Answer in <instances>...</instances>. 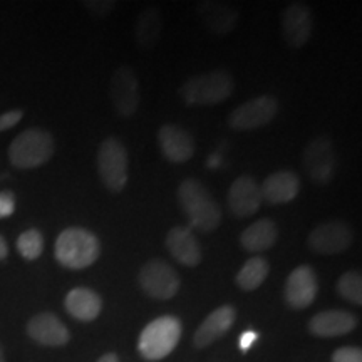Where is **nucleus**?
I'll use <instances>...</instances> for the list:
<instances>
[{"mask_svg": "<svg viewBox=\"0 0 362 362\" xmlns=\"http://www.w3.org/2000/svg\"><path fill=\"white\" fill-rule=\"evenodd\" d=\"M178 202L188 218V228L214 232L221 223V210L202 181L187 178L178 187Z\"/></svg>", "mask_w": 362, "mask_h": 362, "instance_id": "nucleus-1", "label": "nucleus"}, {"mask_svg": "<svg viewBox=\"0 0 362 362\" xmlns=\"http://www.w3.org/2000/svg\"><path fill=\"white\" fill-rule=\"evenodd\" d=\"M101 245L96 235L81 226H71L59 233L54 245V257L71 270L88 269L99 259Z\"/></svg>", "mask_w": 362, "mask_h": 362, "instance_id": "nucleus-2", "label": "nucleus"}, {"mask_svg": "<svg viewBox=\"0 0 362 362\" xmlns=\"http://www.w3.org/2000/svg\"><path fill=\"white\" fill-rule=\"evenodd\" d=\"M233 89L232 74L225 69H216L185 81L180 88V96L189 107L215 106L232 96Z\"/></svg>", "mask_w": 362, "mask_h": 362, "instance_id": "nucleus-3", "label": "nucleus"}, {"mask_svg": "<svg viewBox=\"0 0 362 362\" xmlns=\"http://www.w3.org/2000/svg\"><path fill=\"white\" fill-rule=\"evenodd\" d=\"M56 143L49 131L29 128L17 136L8 146V160L13 168L33 170L42 166L54 155Z\"/></svg>", "mask_w": 362, "mask_h": 362, "instance_id": "nucleus-4", "label": "nucleus"}, {"mask_svg": "<svg viewBox=\"0 0 362 362\" xmlns=\"http://www.w3.org/2000/svg\"><path fill=\"white\" fill-rule=\"evenodd\" d=\"M181 322L175 315H161L141 330L138 351L146 361H161L168 357L178 346Z\"/></svg>", "mask_w": 362, "mask_h": 362, "instance_id": "nucleus-5", "label": "nucleus"}, {"mask_svg": "<svg viewBox=\"0 0 362 362\" xmlns=\"http://www.w3.org/2000/svg\"><path fill=\"white\" fill-rule=\"evenodd\" d=\"M98 171L111 193L123 192L128 183V151L117 138H107L98 149Z\"/></svg>", "mask_w": 362, "mask_h": 362, "instance_id": "nucleus-6", "label": "nucleus"}, {"mask_svg": "<svg viewBox=\"0 0 362 362\" xmlns=\"http://www.w3.org/2000/svg\"><path fill=\"white\" fill-rule=\"evenodd\" d=\"M138 282L144 293L158 300H170L180 291V277L168 262L153 259L141 267Z\"/></svg>", "mask_w": 362, "mask_h": 362, "instance_id": "nucleus-7", "label": "nucleus"}, {"mask_svg": "<svg viewBox=\"0 0 362 362\" xmlns=\"http://www.w3.org/2000/svg\"><path fill=\"white\" fill-rule=\"evenodd\" d=\"M354 242V232L346 221L330 220L312 230L307 245L319 255H337L346 252Z\"/></svg>", "mask_w": 362, "mask_h": 362, "instance_id": "nucleus-8", "label": "nucleus"}, {"mask_svg": "<svg viewBox=\"0 0 362 362\" xmlns=\"http://www.w3.org/2000/svg\"><path fill=\"white\" fill-rule=\"evenodd\" d=\"M279 112V101L274 96H259L243 103L228 116L230 128L235 131H253L267 126Z\"/></svg>", "mask_w": 362, "mask_h": 362, "instance_id": "nucleus-9", "label": "nucleus"}, {"mask_svg": "<svg viewBox=\"0 0 362 362\" xmlns=\"http://www.w3.org/2000/svg\"><path fill=\"white\" fill-rule=\"evenodd\" d=\"M110 96L117 116L131 117L136 115L139 107V83L131 67L121 66L112 72Z\"/></svg>", "mask_w": 362, "mask_h": 362, "instance_id": "nucleus-10", "label": "nucleus"}, {"mask_svg": "<svg viewBox=\"0 0 362 362\" xmlns=\"http://www.w3.org/2000/svg\"><path fill=\"white\" fill-rule=\"evenodd\" d=\"M304 168L309 178L317 185H327L332 181L336 170V151L327 136H319L307 144L304 151Z\"/></svg>", "mask_w": 362, "mask_h": 362, "instance_id": "nucleus-11", "label": "nucleus"}, {"mask_svg": "<svg viewBox=\"0 0 362 362\" xmlns=\"http://www.w3.org/2000/svg\"><path fill=\"white\" fill-rule=\"evenodd\" d=\"M319 285H317V275L309 265H300L285 280L284 298L285 304L291 309L302 310L314 304Z\"/></svg>", "mask_w": 362, "mask_h": 362, "instance_id": "nucleus-12", "label": "nucleus"}, {"mask_svg": "<svg viewBox=\"0 0 362 362\" xmlns=\"http://www.w3.org/2000/svg\"><path fill=\"white\" fill-rule=\"evenodd\" d=\"M314 19L310 8L304 2H293L282 13V35L288 47L300 49L309 42Z\"/></svg>", "mask_w": 362, "mask_h": 362, "instance_id": "nucleus-13", "label": "nucleus"}, {"mask_svg": "<svg viewBox=\"0 0 362 362\" xmlns=\"http://www.w3.org/2000/svg\"><path fill=\"white\" fill-rule=\"evenodd\" d=\"M262 202L264 200H262L260 185L247 175L238 176L226 194L230 211L238 218H248V216L255 215L262 206Z\"/></svg>", "mask_w": 362, "mask_h": 362, "instance_id": "nucleus-14", "label": "nucleus"}, {"mask_svg": "<svg viewBox=\"0 0 362 362\" xmlns=\"http://www.w3.org/2000/svg\"><path fill=\"white\" fill-rule=\"evenodd\" d=\"M27 334L33 341L47 347H62L71 339L69 329L52 312H42V314L34 315L27 322Z\"/></svg>", "mask_w": 362, "mask_h": 362, "instance_id": "nucleus-15", "label": "nucleus"}, {"mask_svg": "<svg viewBox=\"0 0 362 362\" xmlns=\"http://www.w3.org/2000/svg\"><path fill=\"white\" fill-rule=\"evenodd\" d=\"M161 153L171 163H187L194 155V141L187 129L176 124H163L158 131Z\"/></svg>", "mask_w": 362, "mask_h": 362, "instance_id": "nucleus-16", "label": "nucleus"}, {"mask_svg": "<svg viewBox=\"0 0 362 362\" xmlns=\"http://www.w3.org/2000/svg\"><path fill=\"white\" fill-rule=\"evenodd\" d=\"M197 12L206 29L215 35L230 34L238 22V8L226 2H216V0L198 2Z\"/></svg>", "mask_w": 362, "mask_h": 362, "instance_id": "nucleus-17", "label": "nucleus"}, {"mask_svg": "<svg viewBox=\"0 0 362 362\" xmlns=\"http://www.w3.org/2000/svg\"><path fill=\"white\" fill-rule=\"evenodd\" d=\"M165 243L171 257L181 265L197 267L202 262L200 242L188 226H173L166 235Z\"/></svg>", "mask_w": 362, "mask_h": 362, "instance_id": "nucleus-18", "label": "nucleus"}, {"mask_svg": "<svg viewBox=\"0 0 362 362\" xmlns=\"http://www.w3.org/2000/svg\"><path fill=\"white\" fill-rule=\"evenodd\" d=\"M235 309L232 305H221L215 309L211 314L200 324L193 336V346L197 349H205V347L211 346L220 337H223L235 322Z\"/></svg>", "mask_w": 362, "mask_h": 362, "instance_id": "nucleus-19", "label": "nucleus"}, {"mask_svg": "<svg viewBox=\"0 0 362 362\" xmlns=\"http://www.w3.org/2000/svg\"><path fill=\"white\" fill-rule=\"evenodd\" d=\"M262 200L270 205H284L296 200L300 192V180L293 171L280 170L267 176L260 187Z\"/></svg>", "mask_w": 362, "mask_h": 362, "instance_id": "nucleus-20", "label": "nucleus"}, {"mask_svg": "<svg viewBox=\"0 0 362 362\" xmlns=\"http://www.w3.org/2000/svg\"><path fill=\"white\" fill-rule=\"evenodd\" d=\"M357 325L354 314L347 310H324L315 314L309 322L312 336L317 337H339L352 332Z\"/></svg>", "mask_w": 362, "mask_h": 362, "instance_id": "nucleus-21", "label": "nucleus"}, {"mask_svg": "<svg viewBox=\"0 0 362 362\" xmlns=\"http://www.w3.org/2000/svg\"><path fill=\"white\" fill-rule=\"evenodd\" d=\"M67 314L81 322H93L103 310V300L96 292L86 287H76L66 296Z\"/></svg>", "mask_w": 362, "mask_h": 362, "instance_id": "nucleus-22", "label": "nucleus"}, {"mask_svg": "<svg viewBox=\"0 0 362 362\" xmlns=\"http://www.w3.org/2000/svg\"><path fill=\"white\" fill-rule=\"evenodd\" d=\"M279 240L277 223L270 218H262L248 225L240 235V245L250 253L269 250Z\"/></svg>", "mask_w": 362, "mask_h": 362, "instance_id": "nucleus-23", "label": "nucleus"}, {"mask_svg": "<svg viewBox=\"0 0 362 362\" xmlns=\"http://www.w3.org/2000/svg\"><path fill=\"white\" fill-rule=\"evenodd\" d=\"M163 30V17L160 8L148 7L139 12L138 19L134 24V40L139 49H151L155 47L160 40Z\"/></svg>", "mask_w": 362, "mask_h": 362, "instance_id": "nucleus-24", "label": "nucleus"}, {"mask_svg": "<svg viewBox=\"0 0 362 362\" xmlns=\"http://www.w3.org/2000/svg\"><path fill=\"white\" fill-rule=\"evenodd\" d=\"M269 260L264 259V257H252V259H248L245 264H243L242 269L238 270L235 282H237L238 287L245 292L257 291V288L265 282V279L269 277Z\"/></svg>", "mask_w": 362, "mask_h": 362, "instance_id": "nucleus-25", "label": "nucleus"}, {"mask_svg": "<svg viewBox=\"0 0 362 362\" xmlns=\"http://www.w3.org/2000/svg\"><path fill=\"white\" fill-rule=\"evenodd\" d=\"M17 252L21 253L22 259L33 262L37 260L44 252V237L39 230L30 228L25 230L17 238Z\"/></svg>", "mask_w": 362, "mask_h": 362, "instance_id": "nucleus-26", "label": "nucleus"}, {"mask_svg": "<svg viewBox=\"0 0 362 362\" xmlns=\"http://www.w3.org/2000/svg\"><path fill=\"white\" fill-rule=\"evenodd\" d=\"M337 293L351 304L362 305V277L359 272L349 270L337 280Z\"/></svg>", "mask_w": 362, "mask_h": 362, "instance_id": "nucleus-27", "label": "nucleus"}, {"mask_svg": "<svg viewBox=\"0 0 362 362\" xmlns=\"http://www.w3.org/2000/svg\"><path fill=\"white\" fill-rule=\"evenodd\" d=\"M84 6L94 17L103 19V17L110 16L115 11L116 2H112V0H94V2H86Z\"/></svg>", "mask_w": 362, "mask_h": 362, "instance_id": "nucleus-28", "label": "nucleus"}, {"mask_svg": "<svg viewBox=\"0 0 362 362\" xmlns=\"http://www.w3.org/2000/svg\"><path fill=\"white\" fill-rule=\"evenodd\" d=\"M332 362H362V351L359 347H341L334 352Z\"/></svg>", "mask_w": 362, "mask_h": 362, "instance_id": "nucleus-29", "label": "nucleus"}, {"mask_svg": "<svg viewBox=\"0 0 362 362\" xmlns=\"http://www.w3.org/2000/svg\"><path fill=\"white\" fill-rule=\"evenodd\" d=\"M16 211V194L12 192H0V218H7Z\"/></svg>", "mask_w": 362, "mask_h": 362, "instance_id": "nucleus-30", "label": "nucleus"}, {"mask_svg": "<svg viewBox=\"0 0 362 362\" xmlns=\"http://www.w3.org/2000/svg\"><path fill=\"white\" fill-rule=\"evenodd\" d=\"M22 116H24V112L21 110H12V111L4 112V115H0V133L13 128L17 123H21Z\"/></svg>", "mask_w": 362, "mask_h": 362, "instance_id": "nucleus-31", "label": "nucleus"}, {"mask_svg": "<svg viewBox=\"0 0 362 362\" xmlns=\"http://www.w3.org/2000/svg\"><path fill=\"white\" fill-rule=\"evenodd\" d=\"M257 339H259V334H257L255 330H245V332L240 336V341H238L240 349H242L243 352L252 349V346L257 342Z\"/></svg>", "mask_w": 362, "mask_h": 362, "instance_id": "nucleus-32", "label": "nucleus"}, {"mask_svg": "<svg viewBox=\"0 0 362 362\" xmlns=\"http://www.w3.org/2000/svg\"><path fill=\"white\" fill-rule=\"evenodd\" d=\"M7 255H8V245H7L6 238L0 235V260H6Z\"/></svg>", "mask_w": 362, "mask_h": 362, "instance_id": "nucleus-33", "label": "nucleus"}, {"mask_svg": "<svg viewBox=\"0 0 362 362\" xmlns=\"http://www.w3.org/2000/svg\"><path fill=\"white\" fill-rule=\"evenodd\" d=\"M98 362H119V359H117V356L112 354V352H107V354L99 357Z\"/></svg>", "mask_w": 362, "mask_h": 362, "instance_id": "nucleus-34", "label": "nucleus"}, {"mask_svg": "<svg viewBox=\"0 0 362 362\" xmlns=\"http://www.w3.org/2000/svg\"><path fill=\"white\" fill-rule=\"evenodd\" d=\"M0 362H6V359H4V349H2V346H0Z\"/></svg>", "mask_w": 362, "mask_h": 362, "instance_id": "nucleus-35", "label": "nucleus"}]
</instances>
